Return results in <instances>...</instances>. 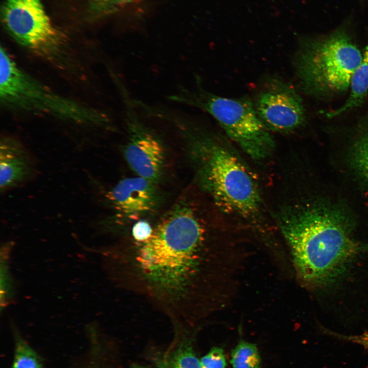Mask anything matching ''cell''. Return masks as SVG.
<instances>
[{"mask_svg":"<svg viewBox=\"0 0 368 368\" xmlns=\"http://www.w3.org/2000/svg\"><path fill=\"white\" fill-rule=\"evenodd\" d=\"M246 249L212 238L192 204L174 205L139 242L108 251L113 278L177 324L192 325L226 307Z\"/></svg>","mask_w":368,"mask_h":368,"instance_id":"1","label":"cell"},{"mask_svg":"<svg viewBox=\"0 0 368 368\" xmlns=\"http://www.w3.org/2000/svg\"><path fill=\"white\" fill-rule=\"evenodd\" d=\"M280 228L292 271L306 289L315 290L334 282L368 245L354 241L348 227L330 213L317 209L288 211Z\"/></svg>","mask_w":368,"mask_h":368,"instance_id":"2","label":"cell"},{"mask_svg":"<svg viewBox=\"0 0 368 368\" xmlns=\"http://www.w3.org/2000/svg\"><path fill=\"white\" fill-rule=\"evenodd\" d=\"M176 128L191 151L201 183L216 203L242 216L256 213L260 203L257 186L237 157L188 117L180 118Z\"/></svg>","mask_w":368,"mask_h":368,"instance_id":"3","label":"cell"},{"mask_svg":"<svg viewBox=\"0 0 368 368\" xmlns=\"http://www.w3.org/2000/svg\"><path fill=\"white\" fill-rule=\"evenodd\" d=\"M0 101L12 110L47 114L78 124L106 126L109 123L105 114L57 94L27 73L2 47Z\"/></svg>","mask_w":368,"mask_h":368,"instance_id":"4","label":"cell"},{"mask_svg":"<svg viewBox=\"0 0 368 368\" xmlns=\"http://www.w3.org/2000/svg\"><path fill=\"white\" fill-rule=\"evenodd\" d=\"M363 56L350 36L338 30L303 45L294 67L301 88L310 94L343 92Z\"/></svg>","mask_w":368,"mask_h":368,"instance_id":"5","label":"cell"},{"mask_svg":"<svg viewBox=\"0 0 368 368\" xmlns=\"http://www.w3.org/2000/svg\"><path fill=\"white\" fill-rule=\"evenodd\" d=\"M168 99L211 115L227 135L254 159L266 157L274 147L272 136L247 97L229 98L215 95L203 88L196 77L194 86L180 88Z\"/></svg>","mask_w":368,"mask_h":368,"instance_id":"6","label":"cell"},{"mask_svg":"<svg viewBox=\"0 0 368 368\" xmlns=\"http://www.w3.org/2000/svg\"><path fill=\"white\" fill-rule=\"evenodd\" d=\"M3 13L6 28L20 45L58 67H70L72 54L40 0H5Z\"/></svg>","mask_w":368,"mask_h":368,"instance_id":"7","label":"cell"},{"mask_svg":"<svg viewBox=\"0 0 368 368\" xmlns=\"http://www.w3.org/2000/svg\"><path fill=\"white\" fill-rule=\"evenodd\" d=\"M125 105L128 140L124 156L136 175L156 183L161 177L165 162V148L160 138L143 122L134 99L124 85H119Z\"/></svg>","mask_w":368,"mask_h":368,"instance_id":"8","label":"cell"},{"mask_svg":"<svg viewBox=\"0 0 368 368\" xmlns=\"http://www.w3.org/2000/svg\"><path fill=\"white\" fill-rule=\"evenodd\" d=\"M252 102L259 119L268 130L290 132L305 120L301 97L289 83L278 78L267 79Z\"/></svg>","mask_w":368,"mask_h":368,"instance_id":"9","label":"cell"},{"mask_svg":"<svg viewBox=\"0 0 368 368\" xmlns=\"http://www.w3.org/2000/svg\"><path fill=\"white\" fill-rule=\"evenodd\" d=\"M155 184L138 176L119 181L106 195L116 212L114 220L119 224L134 223L152 212L159 202Z\"/></svg>","mask_w":368,"mask_h":368,"instance_id":"10","label":"cell"},{"mask_svg":"<svg viewBox=\"0 0 368 368\" xmlns=\"http://www.w3.org/2000/svg\"><path fill=\"white\" fill-rule=\"evenodd\" d=\"M36 173L34 158L16 139L4 136L0 141V190L1 193L29 181Z\"/></svg>","mask_w":368,"mask_h":368,"instance_id":"11","label":"cell"},{"mask_svg":"<svg viewBox=\"0 0 368 368\" xmlns=\"http://www.w3.org/2000/svg\"><path fill=\"white\" fill-rule=\"evenodd\" d=\"M351 91L345 103L335 110L328 112L329 118L335 117L359 106L368 91V42L362 59L355 70L350 82Z\"/></svg>","mask_w":368,"mask_h":368,"instance_id":"12","label":"cell"},{"mask_svg":"<svg viewBox=\"0 0 368 368\" xmlns=\"http://www.w3.org/2000/svg\"><path fill=\"white\" fill-rule=\"evenodd\" d=\"M157 368H202L196 356L192 339L184 336L156 360Z\"/></svg>","mask_w":368,"mask_h":368,"instance_id":"13","label":"cell"},{"mask_svg":"<svg viewBox=\"0 0 368 368\" xmlns=\"http://www.w3.org/2000/svg\"><path fill=\"white\" fill-rule=\"evenodd\" d=\"M231 363L233 368H260L261 358L256 346L240 341L232 352Z\"/></svg>","mask_w":368,"mask_h":368,"instance_id":"14","label":"cell"},{"mask_svg":"<svg viewBox=\"0 0 368 368\" xmlns=\"http://www.w3.org/2000/svg\"><path fill=\"white\" fill-rule=\"evenodd\" d=\"M12 368H41L36 353L21 339L16 342Z\"/></svg>","mask_w":368,"mask_h":368,"instance_id":"15","label":"cell"},{"mask_svg":"<svg viewBox=\"0 0 368 368\" xmlns=\"http://www.w3.org/2000/svg\"><path fill=\"white\" fill-rule=\"evenodd\" d=\"M354 162L359 171L368 179V134L358 144L354 154Z\"/></svg>","mask_w":368,"mask_h":368,"instance_id":"16","label":"cell"},{"mask_svg":"<svg viewBox=\"0 0 368 368\" xmlns=\"http://www.w3.org/2000/svg\"><path fill=\"white\" fill-rule=\"evenodd\" d=\"M202 368H225L226 359L222 349L213 348L200 360Z\"/></svg>","mask_w":368,"mask_h":368,"instance_id":"17","label":"cell"},{"mask_svg":"<svg viewBox=\"0 0 368 368\" xmlns=\"http://www.w3.org/2000/svg\"><path fill=\"white\" fill-rule=\"evenodd\" d=\"M327 334L335 338L359 344L368 351V331L356 335H344L323 328Z\"/></svg>","mask_w":368,"mask_h":368,"instance_id":"18","label":"cell"},{"mask_svg":"<svg viewBox=\"0 0 368 368\" xmlns=\"http://www.w3.org/2000/svg\"><path fill=\"white\" fill-rule=\"evenodd\" d=\"M132 0H93L96 6L103 12H110L118 10L128 4Z\"/></svg>","mask_w":368,"mask_h":368,"instance_id":"19","label":"cell"},{"mask_svg":"<svg viewBox=\"0 0 368 368\" xmlns=\"http://www.w3.org/2000/svg\"><path fill=\"white\" fill-rule=\"evenodd\" d=\"M129 368H149L146 366L140 365V364H133L131 365Z\"/></svg>","mask_w":368,"mask_h":368,"instance_id":"20","label":"cell"}]
</instances>
